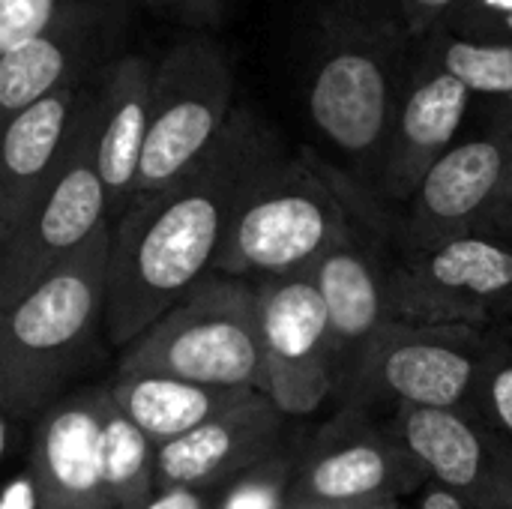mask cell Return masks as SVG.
I'll return each instance as SVG.
<instances>
[{"label":"cell","mask_w":512,"mask_h":509,"mask_svg":"<svg viewBox=\"0 0 512 509\" xmlns=\"http://www.w3.org/2000/svg\"><path fill=\"white\" fill-rule=\"evenodd\" d=\"M399 509H414V504H408V501H402V507Z\"/></svg>","instance_id":"36"},{"label":"cell","mask_w":512,"mask_h":509,"mask_svg":"<svg viewBox=\"0 0 512 509\" xmlns=\"http://www.w3.org/2000/svg\"><path fill=\"white\" fill-rule=\"evenodd\" d=\"M489 330L390 321L336 393L339 408L471 411Z\"/></svg>","instance_id":"7"},{"label":"cell","mask_w":512,"mask_h":509,"mask_svg":"<svg viewBox=\"0 0 512 509\" xmlns=\"http://www.w3.org/2000/svg\"><path fill=\"white\" fill-rule=\"evenodd\" d=\"M387 288L393 321L492 330L512 321V237L477 231L432 246L390 243Z\"/></svg>","instance_id":"6"},{"label":"cell","mask_w":512,"mask_h":509,"mask_svg":"<svg viewBox=\"0 0 512 509\" xmlns=\"http://www.w3.org/2000/svg\"><path fill=\"white\" fill-rule=\"evenodd\" d=\"M30 444L42 509H114L102 468L99 387L57 399L36 420Z\"/></svg>","instance_id":"16"},{"label":"cell","mask_w":512,"mask_h":509,"mask_svg":"<svg viewBox=\"0 0 512 509\" xmlns=\"http://www.w3.org/2000/svg\"><path fill=\"white\" fill-rule=\"evenodd\" d=\"M512 159V102L498 105L489 120L459 138L426 174L408 213L399 222L381 207V225L396 246H432L450 237L492 231L504 204Z\"/></svg>","instance_id":"10"},{"label":"cell","mask_w":512,"mask_h":509,"mask_svg":"<svg viewBox=\"0 0 512 509\" xmlns=\"http://www.w3.org/2000/svg\"><path fill=\"white\" fill-rule=\"evenodd\" d=\"M111 225L0 312V414L42 417L96 354L108 315Z\"/></svg>","instance_id":"3"},{"label":"cell","mask_w":512,"mask_h":509,"mask_svg":"<svg viewBox=\"0 0 512 509\" xmlns=\"http://www.w3.org/2000/svg\"><path fill=\"white\" fill-rule=\"evenodd\" d=\"M282 156L279 132L237 105L210 153L162 192L135 201L111 225L105 336L132 345L198 282L216 273L222 243L246 189Z\"/></svg>","instance_id":"1"},{"label":"cell","mask_w":512,"mask_h":509,"mask_svg":"<svg viewBox=\"0 0 512 509\" xmlns=\"http://www.w3.org/2000/svg\"><path fill=\"white\" fill-rule=\"evenodd\" d=\"M120 411L156 444L165 447L204 423L240 408L258 390L210 387L153 372H117L108 384Z\"/></svg>","instance_id":"20"},{"label":"cell","mask_w":512,"mask_h":509,"mask_svg":"<svg viewBox=\"0 0 512 509\" xmlns=\"http://www.w3.org/2000/svg\"><path fill=\"white\" fill-rule=\"evenodd\" d=\"M111 225L99 171V81L69 150L18 228L0 240V312Z\"/></svg>","instance_id":"9"},{"label":"cell","mask_w":512,"mask_h":509,"mask_svg":"<svg viewBox=\"0 0 512 509\" xmlns=\"http://www.w3.org/2000/svg\"><path fill=\"white\" fill-rule=\"evenodd\" d=\"M468 414L512 441V321L489 330Z\"/></svg>","instance_id":"23"},{"label":"cell","mask_w":512,"mask_h":509,"mask_svg":"<svg viewBox=\"0 0 512 509\" xmlns=\"http://www.w3.org/2000/svg\"><path fill=\"white\" fill-rule=\"evenodd\" d=\"M99 81V78H96ZM96 81L63 87L3 120L0 147V240H6L60 168Z\"/></svg>","instance_id":"18"},{"label":"cell","mask_w":512,"mask_h":509,"mask_svg":"<svg viewBox=\"0 0 512 509\" xmlns=\"http://www.w3.org/2000/svg\"><path fill=\"white\" fill-rule=\"evenodd\" d=\"M117 372H153L261 393L264 357L255 282L207 276L123 348Z\"/></svg>","instance_id":"5"},{"label":"cell","mask_w":512,"mask_h":509,"mask_svg":"<svg viewBox=\"0 0 512 509\" xmlns=\"http://www.w3.org/2000/svg\"><path fill=\"white\" fill-rule=\"evenodd\" d=\"M399 3H402V9L408 15V24H411V33L417 39L432 33L450 15V9L456 6V0H399Z\"/></svg>","instance_id":"29"},{"label":"cell","mask_w":512,"mask_h":509,"mask_svg":"<svg viewBox=\"0 0 512 509\" xmlns=\"http://www.w3.org/2000/svg\"><path fill=\"white\" fill-rule=\"evenodd\" d=\"M438 27L474 42L512 45V0H456L450 15Z\"/></svg>","instance_id":"26"},{"label":"cell","mask_w":512,"mask_h":509,"mask_svg":"<svg viewBox=\"0 0 512 509\" xmlns=\"http://www.w3.org/2000/svg\"><path fill=\"white\" fill-rule=\"evenodd\" d=\"M423 48L438 66L456 75L471 96L512 102V45L510 42H474L435 27L423 36Z\"/></svg>","instance_id":"22"},{"label":"cell","mask_w":512,"mask_h":509,"mask_svg":"<svg viewBox=\"0 0 512 509\" xmlns=\"http://www.w3.org/2000/svg\"><path fill=\"white\" fill-rule=\"evenodd\" d=\"M153 72L156 60L123 54L99 75V171L111 225H117L135 201L150 129Z\"/></svg>","instance_id":"19"},{"label":"cell","mask_w":512,"mask_h":509,"mask_svg":"<svg viewBox=\"0 0 512 509\" xmlns=\"http://www.w3.org/2000/svg\"><path fill=\"white\" fill-rule=\"evenodd\" d=\"M426 465L396 432L393 420L375 411L339 408L303 450L291 501L369 504L384 498L408 501L429 483Z\"/></svg>","instance_id":"11"},{"label":"cell","mask_w":512,"mask_h":509,"mask_svg":"<svg viewBox=\"0 0 512 509\" xmlns=\"http://www.w3.org/2000/svg\"><path fill=\"white\" fill-rule=\"evenodd\" d=\"M144 3L162 18L177 21L195 33L222 24L228 12V0H144Z\"/></svg>","instance_id":"27"},{"label":"cell","mask_w":512,"mask_h":509,"mask_svg":"<svg viewBox=\"0 0 512 509\" xmlns=\"http://www.w3.org/2000/svg\"><path fill=\"white\" fill-rule=\"evenodd\" d=\"M129 12V0H90L21 48L0 54V117L9 120L54 90L96 81L123 57Z\"/></svg>","instance_id":"13"},{"label":"cell","mask_w":512,"mask_h":509,"mask_svg":"<svg viewBox=\"0 0 512 509\" xmlns=\"http://www.w3.org/2000/svg\"><path fill=\"white\" fill-rule=\"evenodd\" d=\"M234 108V66L225 45L207 33L174 42L153 72L150 129L135 201L162 192L201 162L225 132Z\"/></svg>","instance_id":"8"},{"label":"cell","mask_w":512,"mask_h":509,"mask_svg":"<svg viewBox=\"0 0 512 509\" xmlns=\"http://www.w3.org/2000/svg\"><path fill=\"white\" fill-rule=\"evenodd\" d=\"M414 509H474L462 495H456L453 489L429 480L420 492H417V501H414Z\"/></svg>","instance_id":"31"},{"label":"cell","mask_w":512,"mask_h":509,"mask_svg":"<svg viewBox=\"0 0 512 509\" xmlns=\"http://www.w3.org/2000/svg\"><path fill=\"white\" fill-rule=\"evenodd\" d=\"M102 468L114 509H144L159 492V447L120 411L99 384Z\"/></svg>","instance_id":"21"},{"label":"cell","mask_w":512,"mask_h":509,"mask_svg":"<svg viewBox=\"0 0 512 509\" xmlns=\"http://www.w3.org/2000/svg\"><path fill=\"white\" fill-rule=\"evenodd\" d=\"M303 450L294 444L279 447L264 462L234 477L216 498L213 509H285L291 504V486L297 477Z\"/></svg>","instance_id":"24"},{"label":"cell","mask_w":512,"mask_h":509,"mask_svg":"<svg viewBox=\"0 0 512 509\" xmlns=\"http://www.w3.org/2000/svg\"><path fill=\"white\" fill-rule=\"evenodd\" d=\"M258 339L264 357L261 393L285 417H309L336 399L339 366L330 315L312 273L261 279Z\"/></svg>","instance_id":"12"},{"label":"cell","mask_w":512,"mask_h":509,"mask_svg":"<svg viewBox=\"0 0 512 509\" xmlns=\"http://www.w3.org/2000/svg\"><path fill=\"white\" fill-rule=\"evenodd\" d=\"M420 39L399 0H318L306 27L303 93L321 138L375 192L411 87Z\"/></svg>","instance_id":"2"},{"label":"cell","mask_w":512,"mask_h":509,"mask_svg":"<svg viewBox=\"0 0 512 509\" xmlns=\"http://www.w3.org/2000/svg\"><path fill=\"white\" fill-rule=\"evenodd\" d=\"M285 423L288 417L264 393H255L240 408L159 447V492L174 486L222 492L246 468L288 444Z\"/></svg>","instance_id":"17"},{"label":"cell","mask_w":512,"mask_h":509,"mask_svg":"<svg viewBox=\"0 0 512 509\" xmlns=\"http://www.w3.org/2000/svg\"><path fill=\"white\" fill-rule=\"evenodd\" d=\"M219 492L213 489H189V486H174L156 492V498L144 509H213Z\"/></svg>","instance_id":"30"},{"label":"cell","mask_w":512,"mask_h":509,"mask_svg":"<svg viewBox=\"0 0 512 509\" xmlns=\"http://www.w3.org/2000/svg\"><path fill=\"white\" fill-rule=\"evenodd\" d=\"M0 509H42V498H39V489H36V477H33V471H30L27 462L6 477L3 495H0Z\"/></svg>","instance_id":"28"},{"label":"cell","mask_w":512,"mask_h":509,"mask_svg":"<svg viewBox=\"0 0 512 509\" xmlns=\"http://www.w3.org/2000/svg\"><path fill=\"white\" fill-rule=\"evenodd\" d=\"M351 216L312 150L282 156L246 189L216 273L246 282L312 273L348 231Z\"/></svg>","instance_id":"4"},{"label":"cell","mask_w":512,"mask_h":509,"mask_svg":"<svg viewBox=\"0 0 512 509\" xmlns=\"http://www.w3.org/2000/svg\"><path fill=\"white\" fill-rule=\"evenodd\" d=\"M24 423H27V420L0 414V459H3V462H12L18 453H24V444H27ZM27 447H33V444H27Z\"/></svg>","instance_id":"32"},{"label":"cell","mask_w":512,"mask_h":509,"mask_svg":"<svg viewBox=\"0 0 512 509\" xmlns=\"http://www.w3.org/2000/svg\"><path fill=\"white\" fill-rule=\"evenodd\" d=\"M495 234H507L512 237V159H510V174H507V189H504V204L498 210V219H495Z\"/></svg>","instance_id":"33"},{"label":"cell","mask_w":512,"mask_h":509,"mask_svg":"<svg viewBox=\"0 0 512 509\" xmlns=\"http://www.w3.org/2000/svg\"><path fill=\"white\" fill-rule=\"evenodd\" d=\"M375 501L369 504H315V501H291L285 509H369Z\"/></svg>","instance_id":"34"},{"label":"cell","mask_w":512,"mask_h":509,"mask_svg":"<svg viewBox=\"0 0 512 509\" xmlns=\"http://www.w3.org/2000/svg\"><path fill=\"white\" fill-rule=\"evenodd\" d=\"M81 3L90 0H0V54L21 48Z\"/></svg>","instance_id":"25"},{"label":"cell","mask_w":512,"mask_h":509,"mask_svg":"<svg viewBox=\"0 0 512 509\" xmlns=\"http://www.w3.org/2000/svg\"><path fill=\"white\" fill-rule=\"evenodd\" d=\"M390 420L435 483L474 509H512V441L465 411L396 408Z\"/></svg>","instance_id":"14"},{"label":"cell","mask_w":512,"mask_h":509,"mask_svg":"<svg viewBox=\"0 0 512 509\" xmlns=\"http://www.w3.org/2000/svg\"><path fill=\"white\" fill-rule=\"evenodd\" d=\"M402 507V501L399 498H384V501H375L369 509H399Z\"/></svg>","instance_id":"35"},{"label":"cell","mask_w":512,"mask_h":509,"mask_svg":"<svg viewBox=\"0 0 512 509\" xmlns=\"http://www.w3.org/2000/svg\"><path fill=\"white\" fill-rule=\"evenodd\" d=\"M471 99V90L444 66H438L420 39L417 69L402 99L381 165V177L375 186L378 198L402 204L414 198L426 174L459 141Z\"/></svg>","instance_id":"15"}]
</instances>
